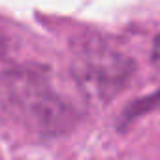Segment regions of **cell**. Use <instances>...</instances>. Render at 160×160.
<instances>
[{
  "label": "cell",
  "instance_id": "1",
  "mask_svg": "<svg viewBox=\"0 0 160 160\" xmlns=\"http://www.w3.org/2000/svg\"><path fill=\"white\" fill-rule=\"evenodd\" d=\"M152 58H160V34L154 40V47H152Z\"/></svg>",
  "mask_w": 160,
  "mask_h": 160
}]
</instances>
